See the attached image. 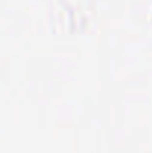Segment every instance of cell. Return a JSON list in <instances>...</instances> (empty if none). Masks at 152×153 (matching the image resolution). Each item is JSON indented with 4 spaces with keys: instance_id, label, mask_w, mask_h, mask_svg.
I'll return each instance as SVG.
<instances>
[]
</instances>
